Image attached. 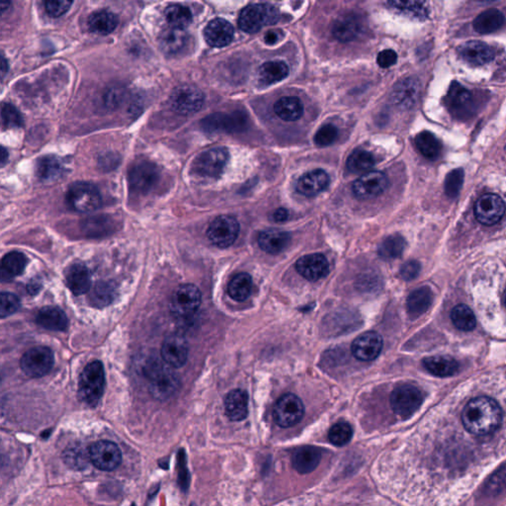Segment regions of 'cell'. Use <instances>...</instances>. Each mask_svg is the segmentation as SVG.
<instances>
[{
  "label": "cell",
  "mask_w": 506,
  "mask_h": 506,
  "mask_svg": "<svg viewBox=\"0 0 506 506\" xmlns=\"http://www.w3.org/2000/svg\"><path fill=\"white\" fill-rule=\"evenodd\" d=\"M503 413L496 400L487 397L472 398L462 413L465 429L474 435H487L498 429Z\"/></svg>",
  "instance_id": "obj_1"
},
{
  "label": "cell",
  "mask_w": 506,
  "mask_h": 506,
  "mask_svg": "<svg viewBox=\"0 0 506 506\" xmlns=\"http://www.w3.org/2000/svg\"><path fill=\"white\" fill-rule=\"evenodd\" d=\"M144 374L149 381V391L156 400H169L178 391L179 380L169 365L165 366L156 358L151 357L144 366Z\"/></svg>",
  "instance_id": "obj_2"
},
{
  "label": "cell",
  "mask_w": 506,
  "mask_h": 506,
  "mask_svg": "<svg viewBox=\"0 0 506 506\" xmlns=\"http://www.w3.org/2000/svg\"><path fill=\"white\" fill-rule=\"evenodd\" d=\"M105 389L104 367L100 361L89 363L82 371L78 383V395L80 400L89 405L96 407L101 400Z\"/></svg>",
  "instance_id": "obj_3"
},
{
  "label": "cell",
  "mask_w": 506,
  "mask_h": 506,
  "mask_svg": "<svg viewBox=\"0 0 506 506\" xmlns=\"http://www.w3.org/2000/svg\"><path fill=\"white\" fill-rule=\"evenodd\" d=\"M279 19L278 11L267 3H255L246 6L239 17V26L243 32H258L263 27L273 25Z\"/></svg>",
  "instance_id": "obj_4"
},
{
  "label": "cell",
  "mask_w": 506,
  "mask_h": 506,
  "mask_svg": "<svg viewBox=\"0 0 506 506\" xmlns=\"http://www.w3.org/2000/svg\"><path fill=\"white\" fill-rule=\"evenodd\" d=\"M67 200L71 209L80 213L95 211L101 206V195L89 182H75L69 187Z\"/></svg>",
  "instance_id": "obj_5"
},
{
  "label": "cell",
  "mask_w": 506,
  "mask_h": 506,
  "mask_svg": "<svg viewBox=\"0 0 506 506\" xmlns=\"http://www.w3.org/2000/svg\"><path fill=\"white\" fill-rule=\"evenodd\" d=\"M422 391L413 385L398 386L391 395V409L405 420L413 415L422 407Z\"/></svg>",
  "instance_id": "obj_6"
},
{
  "label": "cell",
  "mask_w": 506,
  "mask_h": 506,
  "mask_svg": "<svg viewBox=\"0 0 506 506\" xmlns=\"http://www.w3.org/2000/svg\"><path fill=\"white\" fill-rule=\"evenodd\" d=\"M202 295L200 290L193 284H184L179 286L170 301V309L174 315L178 317H191L200 308Z\"/></svg>",
  "instance_id": "obj_7"
},
{
  "label": "cell",
  "mask_w": 506,
  "mask_h": 506,
  "mask_svg": "<svg viewBox=\"0 0 506 506\" xmlns=\"http://www.w3.org/2000/svg\"><path fill=\"white\" fill-rule=\"evenodd\" d=\"M55 356L49 347L36 346L29 349L20 361L22 371L29 377H44L53 368Z\"/></svg>",
  "instance_id": "obj_8"
},
{
  "label": "cell",
  "mask_w": 506,
  "mask_h": 506,
  "mask_svg": "<svg viewBox=\"0 0 506 506\" xmlns=\"http://www.w3.org/2000/svg\"><path fill=\"white\" fill-rule=\"evenodd\" d=\"M444 102L453 117L466 120L474 115V108H476L474 96L471 91H468L457 82H453L450 84Z\"/></svg>",
  "instance_id": "obj_9"
},
{
  "label": "cell",
  "mask_w": 506,
  "mask_h": 506,
  "mask_svg": "<svg viewBox=\"0 0 506 506\" xmlns=\"http://www.w3.org/2000/svg\"><path fill=\"white\" fill-rule=\"evenodd\" d=\"M304 407L301 398L294 394H286L277 400L273 409L275 422L283 429L294 426L301 422Z\"/></svg>",
  "instance_id": "obj_10"
},
{
  "label": "cell",
  "mask_w": 506,
  "mask_h": 506,
  "mask_svg": "<svg viewBox=\"0 0 506 506\" xmlns=\"http://www.w3.org/2000/svg\"><path fill=\"white\" fill-rule=\"evenodd\" d=\"M91 463L101 471L111 472L122 462V453L115 443L103 440L93 443L88 448Z\"/></svg>",
  "instance_id": "obj_11"
},
{
  "label": "cell",
  "mask_w": 506,
  "mask_h": 506,
  "mask_svg": "<svg viewBox=\"0 0 506 506\" xmlns=\"http://www.w3.org/2000/svg\"><path fill=\"white\" fill-rule=\"evenodd\" d=\"M239 234V221L230 216H219L215 219L207 230L208 239L219 248H227L234 245Z\"/></svg>",
  "instance_id": "obj_12"
},
{
  "label": "cell",
  "mask_w": 506,
  "mask_h": 506,
  "mask_svg": "<svg viewBox=\"0 0 506 506\" xmlns=\"http://www.w3.org/2000/svg\"><path fill=\"white\" fill-rule=\"evenodd\" d=\"M230 154L224 147H215L202 152L195 161V170L199 176L217 178L227 167Z\"/></svg>",
  "instance_id": "obj_13"
},
{
  "label": "cell",
  "mask_w": 506,
  "mask_h": 506,
  "mask_svg": "<svg viewBox=\"0 0 506 506\" xmlns=\"http://www.w3.org/2000/svg\"><path fill=\"white\" fill-rule=\"evenodd\" d=\"M170 103L174 111L181 115H191L202 108L204 95L196 87L182 85L173 91Z\"/></svg>",
  "instance_id": "obj_14"
},
{
  "label": "cell",
  "mask_w": 506,
  "mask_h": 506,
  "mask_svg": "<svg viewBox=\"0 0 506 506\" xmlns=\"http://www.w3.org/2000/svg\"><path fill=\"white\" fill-rule=\"evenodd\" d=\"M505 213V204L496 194H485L474 205V216L485 226L496 225Z\"/></svg>",
  "instance_id": "obj_15"
},
{
  "label": "cell",
  "mask_w": 506,
  "mask_h": 506,
  "mask_svg": "<svg viewBox=\"0 0 506 506\" xmlns=\"http://www.w3.org/2000/svg\"><path fill=\"white\" fill-rule=\"evenodd\" d=\"M158 169L149 161L136 162L129 171V183L132 189L147 193L158 181Z\"/></svg>",
  "instance_id": "obj_16"
},
{
  "label": "cell",
  "mask_w": 506,
  "mask_h": 506,
  "mask_svg": "<svg viewBox=\"0 0 506 506\" xmlns=\"http://www.w3.org/2000/svg\"><path fill=\"white\" fill-rule=\"evenodd\" d=\"M388 184V178L383 172L369 171L353 183V193L359 199L376 198L387 189Z\"/></svg>",
  "instance_id": "obj_17"
},
{
  "label": "cell",
  "mask_w": 506,
  "mask_h": 506,
  "mask_svg": "<svg viewBox=\"0 0 506 506\" xmlns=\"http://www.w3.org/2000/svg\"><path fill=\"white\" fill-rule=\"evenodd\" d=\"M188 342L182 335H169L161 347V358L171 368H180L188 359Z\"/></svg>",
  "instance_id": "obj_18"
},
{
  "label": "cell",
  "mask_w": 506,
  "mask_h": 506,
  "mask_svg": "<svg viewBox=\"0 0 506 506\" xmlns=\"http://www.w3.org/2000/svg\"><path fill=\"white\" fill-rule=\"evenodd\" d=\"M383 349V338L375 331L363 333L351 346V351L356 359L363 362H370L380 355Z\"/></svg>",
  "instance_id": "obj_19"
},
{
  "label": "cell",
  "mask_w": 506,
  "mask_h": 506,
  "mask_svg": "<svg viewBox=\"0 0 506 506\" xmlns=\"http://www.w3.org/2000/svg\"><path fill=\"white\" fill-rule=\"evenodd\" d=\"M202 126L208 132L236 133L246 127V118L241 112L232 114L217 113L204 119Z\"/></svg>",
  "instance_id": "obj_20"
},
{
  "label": "cell",
  "mask_w": 506,
  "mask_h": 506,
  "mask_svg": "<svg viewBox=\"0 0 506 506\" xmlns=\"http://www.w3.org/2000/svg\"><path fill=\"white\" fill-rule=\"evenodd\" d=\"M296 269L309 281H319L328 276L329 264L326 256L320 253L304 255L296 263Z\"/></svg>",
  "instance_id": "obj_21"
},
{
  "label": "cell",
  "mask_w": 506,
  "mask_h": 506,
  "mask_svg": "<svg viewBox=\"0 0 506 506\" xmlns=\"http://www.w3.org/2000/svg\"><path fill=\"white\" fill-rule=\"evenodd\" d=\"M206 42L214 48H224L232 43L234 29L227 20L217 18L212 20L204 30Z\"/></svg>",
  "instance_id": "obj_22"
},
{
  "label": "cell",
  "mask_w": 506,
  "mask_h": 506,
  "mask_svg": "<svg viewBox=\"0 0 506 506\" xmlns=\"http://www.w3.org/2000/svg\"><path fill=\"white\" fill-rule=\"evenodd\" d=\"M459 53L461 57L474 66H483L489 64L494 59V49L485 43L480 41H470L459 47Z\"/></svg>",
  "instance_id": "obj_23"
},
{
  "label": "cell",
  "mask_w": 506,
  "mask_h": 506,
  "mask_svg": "<svg viewBox=\"0 0 506 506\" xmlns=\"http://www.w3.org/2000/svg\"><path fill=\"white\" fill-rule=\"evenodd\" d=\"M328 183V174L324 170H312L299 178L297 182V191L306 197L315 196L326 190Z\"/></svg>",
  "instance_id": "obj_24"
},
{
  "label": "cell",
  "mask_w": 506,
  "mask_h": 506,
  "mask_svg": "<svg viewBox=\"0 0 506 506\" xmlns=\"http://www.w3.org/2000/svg\"><path fill=\"white\" fill-rule=\"evenodd\" d=\"M67 286L76 296L84 295L91 287V275L84 264H73L64 273Z\"/></svg>",
  "instance_id": "obj_25"
},
{
  "label": "cell",
  "mask_w": 506,
  "mask_h": 506,
  "mask_svg": "<svg viewBox=\"0 0 506 506\" xmlns=\"http://www.w3.org/2000/svg\"><path fill=\"white\" fill-rule=\"evenodd\" d=\"M322 453L319 448L304 446L296 450L292 456V465L300 474H310L321 463Z\"/></svg>",
  "instance_id": "obj_26"
},
{
  "label": "cell",
  "mask_w": 506,
  "mask_h": 506,
  "mask_svg": "<svg viewBox=\"0 0 506 506\" xmlns=\"http://www.w3.org/2000/svg\"><path fill=\"white\" fill-rule=\"evenodd\" d=\"M362 22L358 15L353 13L342 15L333 25V36L340 42H350L360 35Z\"/></svg>",
  "instance_id": "obj_27"
},
{
  "label": "cell",
  "mask_w": 506,
  "mask_h": 506,
  "mask_svg": "<svg viewBox=\"0 0 506 506\" xmlns=\"http://www.w3.org/2000/svg\"><path fill=\"white\" fill-rule=\"evenodd\" d=\"M420 95V84L413 78H407L398 82L394 89L391 98L397 106L402 109L411 108Z\"/></svg>",
  "instance_id": "obj_28"
},
{
  "label": "cell",
  "mask_w": 506,
  "mask_h": 506,
  "mask_svg": "<svg viewBox=\"0 0 506 506\" xmlns=\"http://www.w3.org/2000/svg\"><path fill=\"white\" fill-rule=\"evenodd\" d=\"M226 414L232 422H241L248 415V395L243 389H234L225 398Z\"/></svg>",
  "instance_id": "obj_29"
},
{
  "label": "cell",
  "mask_w": 506,
  "mask_h": 506,
  "mask_svg": "<svg viewBox=\"0 0 506 506\" xmlns=\"http://www.w3.org/2000/svg\"><path fill=\"white\" fill-rule=\"evenodd\" d=\"M290 243V234L283 230H263L258 237V245L261 250L269 254H279L288 248Z\"/></svg>",
  "instance_id": "obj_30"
},
{
  "label": "cell",
  "mask_w": 506,
  "mask_h": 506,
  "mask_svg": "<svg viewBox=\"0 0 506 506\" xmlns=\"http://www.w3.org/2000/svg\"><path fill=\"white\" fill-rule=\"evenodd\" d=\"M36 322L42 328L53 331H64L68 328L69 320L66 313L58 306H49L41 309Z\"/></svg>",
  "instance_id": "obj_31"
},
{
  "label": "cell",
  "mask_w": 506,
  "mask_h": 506,
  "mask_svg": "<svg viewBox=\"0 0 506 506\" xmlns=\"http://www.w3.org/2000/svg\"><path fill=\"white\" fill-rule=\"evenodd\" d=\"M433 300L431 290L427 287L416 289L409 294L407 301V313L411 319H418L429 311Z\"/></svg>",
  "instance_id": "obj_32"
},
{
  "label": "cell",
  "mask_w": 506,
  "mask_h": 506,
  "mask_svg": "<svg viewBox=\"0 0 506 506\" xmlns=\"http://www.w3.org/2000/svg\"><path fill=\"white\" fill-rule=\"evenodd\" d=\"M27 258L23 253L11 252L4 255L0 266V278L8 282L19 276L25 270Z\"/></svg>",
  "instance_id": "obj_33"
},
{
  "label": "cell",
  "mask_w": 506,
  "mask_h": 506,
  "mask_svg": "<svg viewBox=\"0 0 506 506\" xmlns=\"http://www.w3.org/2000/svg\"><path fill=\"white\" fill-rule=\"evenodd\" d=\"M423 366L436 377H450L459 370V364L449 356H432L423 360Z\"/></svg>",
  "instance_id": "obj_34"
},
{
  "label": "cell",
  "mask_w": 506,
  "mask_h": 506,
  "mask_svg": "<svg viewBox=\"0 0 506 506\" xmlns=\"http://www.w3.org/2000/svg\"><path fill=\"white\" fill-rule=\"evenodd\" d=\"M505 18L503 12L498 9H489L481 13L474 19V29L479 34H490L499 30L505 24Z\"/></svg>",
  "instance_id": "obj_35"
},
{
  "label": "cell",
  "mask_w": 506,
  "mask_h": 506,
  "mask_svg": "<svg viewBox=\"0 0 506 506\" xmlns=\"http://www.w3.org/2000/svg\"><path fill=\"white\" fill-rule=\"evenodd\" d=\"M38 178L44 182L57 181L64 174V163L55 156H43L37 162Z\"/></svg>",
  "instance_id": "obj_36"
},
{
  "label": "cell",
  "mask_w": 506,
  "mask_h": 506,
  "mask_svg": "<svg viewBox=\"0 0 506 506\" xmlns=\"http://www.w3.org/2000/svg\"><path fill=\"white\" fill-rule=\"evenodd\" d=\"M274 111L282 120L294 122L303 116V103L299 98L293 97V96L282 97L275 103Z\"/></svg>",
  "instance_id": "obj_37"
},
{
  "label": "cell",
  "mask_w": 506,
  "mask_h": 506,
  "mask_svg": "<svg viewBox=\"0 0 506 506\" xmlns=\"http://www.w3.org/2000/svg\"><path fill=\"white\" fill-rule=\"evenodd\" d=\"M117 25V16L108 10L96 11L88 18L89 29L98 35H108Z\"/></svg>",
  "instance_id": "obj_38"
},
{
  "label": "cell",
  "mask_w": 506,
  "mask_h": 506,
  "mask_svg": "<svg viewBox=\"0 0 506 506\" xmlns=\"http://www.w3.org/2000/svg\"><path fill=\"white\" fill-rule=\"evenodd\" d=\"M187 34L183 29L170 28L163 31L160 37V48L167 53H178L184 48Z\"/></svg>",
  "instance_id": "obj_39"
},
{
  "label": "cell",
  "mask_w": 506,
  "mask_h": 506,
  "mask_svg": "<svg viewBox=\"0 0 506 506\" xmlns=\"http://www.w3.org/2000/svg\"><path fill=\"white\" fill-rule=\"evenodd\" d=\"M289 75V68L287 64L280 60H273V62H267L262 64L259 68L258 75L259 80L262 84L270 85L281 82L284 78L287 77Z\"/></svg>",
  "instance_id": "obj_40"
},
{
  "label": "cell",
  "mask_w": 506,
  "mask_h": 506,
  "mask_svg": "<svg viewBox=\"0 0 506 506\" xmlns=\"http://www.w3.org/2000/svg\"><path fill=\"white\" fill-rule=\"evenodd\" d=\"M252 276L248 273H239L230 280L228 286V294L237 302H245L252 292Z\"/></svg>",
  "instance_id": "obj_41"
},
{
  "label": "cell",
  "mask_w": 506,
  "mask_h": 506,
  "mask_svg": "<svg viewBox=\"0 0 506 506\" xmlns=\"http://www.w3.org/2000/svg\"><path fill=\"white\" fill-rule=\"evenodd\" d=\"M415 145L424 158L434 160L440 156L442 145L431 132H422L415 138Z\"/></svg>",
  "instance_id": "obj_42"
},
{
  "label": "cell",
  "mask_w": 506,
  "mask_h": 506,
  "mask_svg": "<svg viewBox=\"0 0 506 506\" xmlns=\"http://www.w3.org/2000/svg\"><path fill=\"white\" fill-rule=\"evenodd\" d=\"M62 458L66 465L75 471L85 469L91 462L88 451L80 444H73L67 448L62 454Z\"/></svg>",
  "instance_id": "obj_43"
},
{
  "label": "cell",
  "mask_w": 506,
  "mask_h": 506,
  "mask_svg": "<svg viewBox=\"0 0 506 506\" xmlns=\"http://www.w3.org/2000/svg\"><path fill=\"white\" fill-rule=\"evenodd\" d=\"M405 241L404 237L400 236V234H393L386 237L384 241L381 243L379 248H378V253L381 256V258L385 259V261H391V259L398 258L402 252H405Z\"/></svg>",
  "instance_id": "obj_44"
},
{
  "label": "cell",
  "mask_w": 506,
  "mask_h": 506,
  "mask_svg": "<svg viewBox=\"0 0 506 506\" xmlns=\"http://www.w3.org/2000/svg\"><path fill=\"white\" fill-rule=\"evenodd\" d=\"M165 18L173 28L183 29L192 21V13L189 8L181 4H171L165 9Z\"/></svg>",
  "instance_id": "obj_45"
},
{
  "label": "cell",
  "mask_w": 506,
  "mask_h": 506,
  "mask_svg": "<svg viewBox=\"0 0 506 506\" xmlns=\"http://www.w3.org/2000/svg\"><path fill=\"white\" fill-rule=\"evenodd\" d=\"M451 321L457 328L463 331H471L477 326L476 315L466 304H458L452 310Z\"/></svg>",
  "instance_id": "obj_46"
},
{
  "label": "cell",
  "mask_w": 506,
  "mask_h": 506,
  "mask_svg": "<svg viewBox=\"0 0 506 506\" xmlns=\"http://www.w3.org/2000/svg\"><path fill=\"white\" fill-rule=\"evenodd\" d=\"M116 298V287L111 282H98L91 293V302L96 306H108Z\"/></svg>",
  "instance_id": "obj_47"
},
{
  "label": "cell",
  "mask_w": 506,
  "mask_h": 506,
  "mask_svg": "<svg viewBox=\"0 0 506 506\" xmlns=\"http://www.w3.org/2000/svg\"><path fill=\"white\" fill-rule=\"evenodd\" d=\"M375 165V158L371 152L357 149L347 160V169L354 173L368 171Z\"/></svg>",
  "instance_id": "obj_48"
},
{
  "label": "cell",
  "mask_w": 506,
  "mask_h": 506,
  "mask_svg": "<svg viewBox=\"0 0 506 506\" xmlns=\"http://www.w3.org/2000/svg\"><path fill=\"white\" fill-rule=\"evenodd\" d=\"M353 429L349 423L341 422L333 425L328 431V439L335 446H344L352 439Z\"/></svg>",
  "instance_id": "obj_49"
},
{
  "label": "cell",
  "mask_w": 506,
  "mask_h": 506,
  "mask_svg": "<svg viewBox=\"0 0 506 506\" xmlns=\"http://www.w3.org/2000/svg\"><path fill=\"white\" fill-rule=\"evenodd\" d=\"M465 173L462 169H454L448 173L445 179V192L450 198H456L460 193L461 188L464 183Z\"/></svg>",
  "instance_id": "obj_50"
},
{
  "label": "cell",
  "mask_w": 506,
  "mask_h": 506,
  "mask_svg": "<svg viewBox=\"0 0 506 506\" xmlns=\"http://www.w3.org/2000/svg\"><path fill=\"white\" fill-rule=\"evenodd\" d=\"M1 119L3 126L9 128V129L10 128H20L23 125V120H22L19 112L13 105L9 104V103L2 104Z\"/></svg>",
  "instance_id": "obj_51"
},
{
  "label": "cell",
  "mask_w": 506,
  "mask_h": 506,
  "mask_svg": "<svg viewBox=\"0 0 506 506\" xmlns=\"http://www.w3.org/2000/svg\"><path fill=\"white\" fill-rule=\"evenodd\" d=\"M0 303V315L2 319L16 313L20 308V300L12 293H2Z\"/></svg>",
  "instance_id": "obj_52"
},
{
  "label": "cell",
  "mask_w": 506,
  "mask_h": 506,
  "mask_svg": "<svg viewBox=\"0 0 506 506\" xmlns=\"http://www.w3.org/2000/svg\"><path fill=\"white\" fill-rule=\"evenodd\" d=\"M389 5L398 9V10L404 11L405 13H409L416 17H426L427 11L424 8V2L418 1H391L389 2Z\"/></svg>",
  "instance_id": "obj_53"
},
{
  "label": "cell",
  "mask_w": 506,
  "mask_h": 506,
  "mask_svg": "<svg viewBox=\"0 0 506 506\" xmlns=\"http://www.w3.org/2000/svg\"><path fill=\"white\" fill-rule=\"evenodd\" d=\"M337 130L333 125L328 124L322 126L315 136V142L317 145L326 147L333 144L337 140Z\"/></svg>",
  "instance_id": "obj_54"
},
{
  "label": "cell",
  "mask_w": 506,
  "mask_h": 506,
  "mask_svg": "<svg viewBox=\"0 0 506 506\" xmlns=\"http://www.w3.org/2000/svg\"><path fill=\"white\" fill-rule=\"evenodd\" d=\"M71 4V1H48L45 3V8L50 16L60 17L69 10Z\"/></svg>",
  "instance_id": "obj_55"
},
{
  "label": "cell",
  "mask_w": 506,
  "mask_h": 506,
  "mask_svg": "<svg viewBox=\"0 0 506 506\" xmlns=\"http://www.w3.org/2000/svg\"><path fill=\"white\" fill-rule=\"evenodd\" d=\"M420 272V264L418 261L405 262L400 270V277L405 281H411L418 276Z\"/></svg>",
  "instance_id": "obj_56"
},
{
  "label": "cell",
  "mask_w": 506,
  "mask_h": 506,
  "mask_svg": "<svg viewBox=\"0 0 506 506\" xmlns=\"http://www.w3.org/2000/svg\"><path fill=\"white\" fill-rule=\"evenodd\" d=\"M397 60L398 55L395 51L385 50L381 51L379 55H378L377 62L381 68L387 69L394 66L397 62Z\"/></svg>",
  "instance_id": "obj_57"
},
{
  "label": "cell",
  "mask_w": 506,
  "mask_h": 506,
  "mask_svg": "<svg viewBox=\"0 0 506 506\" xmlns=\"http://www.w3.org/2000/svg\"><path fill=\"white\" fill-rule=\"evenodd\" d=\"M273 218H274V221H278V223H283V221H287L289 218V212L287 210L283 209V208H279V209H277L276 211L274 212Z\"/></svg>",
  "instance_id": "obj_58"
},
{
  "label": "cell",
  "mask_w": 506,
  "mask_h": 506,
  "mask_svg": "<svg viewBox=\"0 0 506 506\" xmlns=\"http://www.w3.org/2000/svg\"><path fill=\"white\" fill-rule=\"evenodd\" d=\"M267 45H274L279 41V33L277 31H269L264 37Z\"/></svg>",
  "instance_id": "obj_59"
},
{
  "label": "cell",
  "mask_w": 506,
  "mask_h": 506,
  "mask_svg": "<svg viewBox=\"0 0 506 506\" xmlns=\"http://www.w3.org/2000/svg\"><path fill=\"white\" fill-rule=\"evenodd\" d=\"M27 290H28V292L30 293L31 295H35L36 293L39 292V283H37V282L32 281V280H31L30 283H29L28 287H27Z\"/></svg>",
  "instance_id": "obj_60"
},
{
  "label": "cell",
  "mask_w": 506,
  "mask_h": 506,
  "mask_svg": "<svg viewBox=\"0 0 506 506\" xmlns=\"http://www.w3.org/2000/svg\"><path fill=\"white\" fill-rule=\"evenodd\" d=\"M6 160H8V152H6L5 149H2L1 151V165H4V163H5Z\"/></svg>",
  "instance_id": "obj_61"
},
{
  "label": "cell",
  "mask_w": 506,
  "mask_h": 506,
  "mask_svg": "<svg viewBox=\"0 0 506 506\" xmlns=\"http://www.w3.org/2000/svg\"><path fill=\"white\" fill-rule=\"evenodd\" d=\"M6 69V62H5V59H4V57H3V56H2V68H1V71H2V77H3V76H4V73H6V69Z\"/></svg>",
  "instance_id": "obj_62"
},
{
  "label": "cell",
  "mask_w": 506,
  "mask_h": 506,
  "mask_svg": "<svg viewBox=\"0 0 506 506\" xmlns=\"http://www.w3.org/2000/svg\"><path fill=\"white\" fill-rule=\"evenodd\" d=\"M505 306H506V292H505Z\"/></svg>",
  "instance_id": "obj_63"
}]
</instances>
